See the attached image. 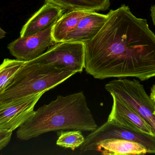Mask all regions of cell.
<instances>
[{"instance_id": "6da1fadb", "label": "cell", "mask_w": 155, "mask_h": 155, "mask_svg": "<svg viewBox=\"0 0 155 155\" xmlns=\"http://www.w3.org/2000/svg\"><path fill=\"white\" fill-rule=\"evenodd\" d=\"M97 34L84 43L86 72L96 79L155 76V34L146 19L123 4L107 14Z\"/></svg>"}, {"instance_id": "7a4b0ae2", "label": "cell", "mask_w": 155, "mask_h": 155, "mask_svg": "<svg viewBox=\"0 0 155 155\" xmlns=\"http://www.w3.org/2000/svg\"><path fill=\"white\" fill-rule=\"evenodd\" d=\"M98 127L83 91L55 100L35 111L18 128L16 136L30 140L45 133L65 130L93 132Z\"/></svg>"}, {"instance_id": "3957f363", "label": "cell", "mask_w": 155, "mask_h": 155, "mask_svg": "<svg viewBox=\"0 0 155 155\" xmlns=\"http://www.w3.org/2000/svg\"><path fill=\"white\" fill-rule=\"evenodd\" d=\"M76 74L35 59L25 62L0 92V106L54 88Z\"/></svg>"}, {"instance_id": "277c9868", "label": "cell", "mask_w": 155, "mask_h": 155, "mask_svg": "<svg viewBox=\"0 0 155 155\" xmlns=\"http://www.w3.org/2000/svg\"><path fill=\"white\" fill-rule=\"evenodd\" d=\"M106 90L134 109L152 127L155 136V104L138 80L115 79L105 86Z\"/></svg>"}, {"instance_id": "5b68a950", "label": "cell", "mask_w": 155, "mask_h": 155, "mask_svg": "<svg viewBox=\"0 0 155 155\" xmlns=\"http://www.w3.org/2000/svg\"><path fill=\"white\" fill-rule=\"evenodd\" d=\"M35 59L76 73H80L84 66V44L77 42L58 43Z\"/></svg>"}, {"instance_id": "8992f818", "label": "cell", "mask_w": 155, "mask_h": 155, "mask_svg": "<svg viewBox=\"0 0 155 155\" xmlns=\"http://www.w3.org/2000/svg\"><path fill=\"white\" fill-rule=\"evenodd\" d=\"M47 29L28 36L19 37L8 45L10 54L20 61L35 59L56 43L52 35L54 25Z\"/></svg>"}, {"instance_id": "52a82bcc", "label": "cell", "mask_w": 155, "mask_h": 155, "mask_svg": "<svg viewBox=\"0 0 155 155\" xmlns=\"http://www.w3.org/2000/svg\"><path fill=\"white\" fill-rule=\"evenodd\" d=\"M46 92L42 91L0 106V131L19 128L34 113L36 103Z\"/></svg>"}, {"instance_id": "ba28073f", "label": "cell", "mask_w": 155, "mask_h": 155, "mask_svg": "<svg viewBox=\"0 0 155 155\" xmlns=\"http://www.w3.org/2000/svg\"><path fill=\"white\" fill-rule=\"evenodd\" d=\"M113 103L107 122L117 126L153 135L152 127L134 109L112 96Z\"/></svg>"}, {"instance_id": "9c48e42d", "label": "cell", "mask_w": 155, "mask_h": 155, "mask_svg": "<svg viewBox=\"0 0 155 155\" xmlns=\"http://www.w3.org/2000/svg\"><path fill=\"white\" fill-rule=\"evenodd\" d=\"M64 12L58 6L45 3L23 25L20 36H28L47 29L62 16Z\"/></svg>"}, {"instance_id": "30bf717a", "label": "cell", "mask_w": 155, "mask_h": 155, "mask_svg": "<svg viewBox=\"0 0 155 155\" xmlns=\"http://www.w3.org/2000/svg\"><path fill=\"white\" fill-rule=\"evenodd\" d=\"M107 17V14H102L95 12H89L82 17L75 29L66 36L64 42L84 43L90 41L100 31Z\"/></svg>"}, {"instance_id": "8fae6325", "label": "cell", "mask_w": 155, "mask_h": 155, "mask_svg": "<svg viewBox=\"0 0 155 155\" xmlns=\"http://www.w3.org/2000/svg\"><path fill=\"white\" fill-rule=\"evenodd\" d=\"M96 151L104 155H144L146 149L135 142L123 139H107L101 142Z\"/></svg>"}, {"instance_id": "7c38bea8", "label": "cell", "mask_w": 155, "mask_h": 155, "mask_svg": "<svg viewBox=\"0 0 155 155\" xmlns=\"http://www.w3.org/2000/svg\"><path fill=\"white\" fill-rule=\"evenodd\" d=\"M67 12L105 11L110 6V0H45Z\"/></svg>"}, {"instance_id": "4fadbf2b", "label": "cell", "mask_w": 155, "mask_h": 155, "mask_svg": "<svg viewBox=\"0 0 155 155\" xmlns=\"http://www.w3.org/2000/svg\"><path fill=\"white\" fill-rule=\"evenodd\" d=\"M89 12L74 11L63 14L53 27V37L56 43L63 42L66 36L75 29L82 17Z\"/></svg>"}, {"instance_id": "5bb4252c", "label": "cell", "mask_w": 155, "mask_h": 155, "mask_svg": "<svg viewBox=\"0 0 155 155\" xmlns=\"http://www.w3.org/2000/svg\"><path fill=\"white\" fill-rule=\"evenodd\" d=\"M26 61L5 58L0 64V92L12 81Z\"/></svg>"}, {"instance_id": "9a60e30c", "label": "cell", "mask_w": 155, "mask_h": 155, "mask_svg": "<svg viewBox=\"0 0 155 155\" xmlns=\"http://www.w3.org/2000/svg\"><path fill=\"white\" fill-rule=\"evenodd\" d=\"M85 138L81 131L74 130L60 133L56 144L61 147L70 148L74 151L84 143Z\"/></svg>"}, {"instance_id": "2e32d148", "label": "cell", "mask_w": 155, "mask_h": 155, "mask_svg": "<svg viewBox=\"0 0 155 155\" xmlns=\"http://www.w3.org/2000/svg\"><path fill=\"white\" fill-rule=\"evenodd\" d=\"M12 132L0 131V151L8 144L11 141Z\"/></svg>"}, {"instance_id": "e0dca14e", "label": "cell", "mask_w": 155, "mask_h": 155, "mask_svg": "<svg viewBox=\"0 0 155 155\" xmlns=\"http://www.w3.org/2000/svg\"><path fill=\"white\" fill-rule=\"evenodd\" d=\"M151 11V16L154 25H155V5H152L150 8Z\"/></svg>"}, {"instance_id": "ac0fdd59", "label": "cell", "mask_w": 155, "mask_h": 155, "mask_svg": "<svg viewBox=\"0 0 155 155\" xmlns=\"http://www.w3.org/2000/svg\"><path fill=\"white\" fill-rule=\"evenodd\" d=\"M150 97L155 104V84L153 86L152 88H151Z\"/></svg>"}, {"instance_id": "d6986e66", "label": "cell", "mask_w": 155, "mask_h": 155, "mask_svg": "<svg viewBox=\"0 0 155 155\" xmlns=\"http://www.w3.org/2000/svg\"><path fill=\"white\" fill-rule=\"evenodd\" d=\"M6 34V32L0 27V39H3L5 37Z\"/></svg>"}, {"instance_id": "ffe728a7", "label": "cell", "mask_w": 155, "mask_h": 155, "mask_svg": "<svg viewBox=\"0 0 155 155\" xmlns=\"http://www.w3.org/2000/svg\"><path fill=\"white\" fill-rule=\"evenodd\" d=\"M153 114H154V115H155V110Z\"/></svg>"}]
</instances>
